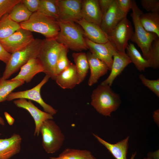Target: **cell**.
<instances>
[{"mask_svg":"<svg viewBox=\"0 0 159 159\" xmlns=\"http://www.w3.org/2000/svg\"><path fill=\"white\" fill-rule=\"evenodd\" d=\"M114 1V0H98L102 15L109 9Z\"/></svg>","mask_w":159,"mask_h":159,"instance_id":"38","label":"cell"},{"mask_svg":"<svg viewBox=\"0 0 159 159\" xmlns=\"http://www.w3.org/2000/svg\"><path fill=\"white\" fill-rule=\"evenodd\" d=\"M55 80L57 84L63 89H72L79 84L75 65L71 63L67 68L56 76Z\"/></svg>","mask_w":159,"mask_h":159,"instance_id":"21","label":"cell"},{"mask_svg":"<svg viewBox=\"0 0 159 159\" xmlns=\"http://www.w3.org/2000/svg\"><path fill=\"white\" fill-rule=\"evenodd\" d=\"M27 9L33 13L37 11L39 6V0H21Z\"/></svg>","mask_w":159,"mask_h":159,"instance_id":"36","label":"cell"},{"mask_svg":"<svg viewBox=\"0 0 159 159\" xmlns=\"http://www.w3.org/2000/svg\"><path fill=\"white\" fill-rule=\"evenodd\" d=\"M11 54L7 52L0 44V60L6 64L9 61Z\"/></svg>","mask_w":159,"mask_h":159,"instance_id":"39","label":"cell"},{"mask_svg":"<svg viewBox=\"0 0 159 159\" xmlns=\"http://www.w3.org/2000/svg\"><path fill=\"white\" fill-rule=\"evenodd\" d=\"M50 159H97L87 150L72 148L64 149L57 157H51Z\"/></svg>","mask_w":159,"mask_h":159,"instance_id":"26","label":"cell"},{"mask_svg":"<svg viewBox=\"0 0 159 159\" xmlns=\"http://www.w3.org/2000/svg\"><path fill=\"white\" fill-rule=\"evenodd\" d=\"M86 54L90 71L88 84L91 86L97 83L100 77L107 73L109 69L104 62L95 57L90 52Z\"/></svg>","mask_w":159,"mask_h":159,"instance_id":"19","label":"cell"},{"mask_svg":"<svg viewBox=\"0 0 159 159\" xmlns=\"http://www.w3.org/2000/svg\"><path fill=\"white\" fill-rule=\"evenodd\" d=\"M146 60L150 67L155 69L159 67V37L153 41L149 48Z\"/></svg>","mask_w":159,"mask_h":159,"instance_id":"31","label":"cell"},{"mask_svg":"<svg viewBox=\"0 0 159 159\" xmlns=\"http://www.w3.org/2000/svg\"><path fill=\"white\" fill-rule=\"evenodd\" d=\"M49 78V76L46 75L40 82L33 88L23 91L12 92L8 95L6 100L10 101L19 99L33 100L39 104L43 108L44 111L52 116L54 115L57 113V110L44 102L40 92L42 87Z\"/></svg>","mask_w":159,"mask_h":159,"instance_id":"9","label":"cell"},{"mask_svg":"<svg viewBox=\"0 0 159 159\" xmlns=\"http://www.w3.org/2000/svg\"><path fill=\"white\" fill-rule=\"evenodd\" d=\"M22 80L3 79L0 80V102L6 100L8 95L16 88L24 83Z\"/></svg>","mask_w":159,"mask_h":159,"instance_id":"29","label":"cell"},{"mask_svg":"<svg viewBox=\"0 0 159 159\" xmlns=\"http://www.w3.org/2000/svg\"><path fill=\"white\" fill-rule=\"evenodd\" d=\"M136 154V152L135 153H134L132 154L131 156L130 159H134Z\"/></svg>","mask_w":159,"mask_h":159,"instance_id":"43","label":"cell"},{"mask_svg":"<svg viewBox=\"0 0 159 159\" xmlns=\"http://www.w3.org/2000/svg\"><path fill=\"white\" fill-rule=\"evenodd\" d=\"M42 145L48 153H53L62 147L65 136L59 126L52 119L44 121L40 128Z\"/></svg>","mask_w":159,"mask_h":159,"instance_id":"6","label":"cell"},{"mask_svg":"<svg viewBox=\"0 0 159 159\" xmlns=\"http://www.w3.org/2000/svg\"><path fill=\"white\" fill-rule=\"evenodd\" d=\"M68 51L69 49L64 46L59 53L56 64V76L67 68L71 63L67 57Z\"/></svg>","mask_w":159,"mask_h":159,"instance_id":"32","label":"cell"},{"mask_svg":"<svg viewBox=\"0 0 159 159\" xmlns=\"http://www.w3.org/2000/svg\"><path fill=\"white\" fill-rule=\"evenodd\" d=\"M134 31L127 16L123 19L108 36L109 40L119 52L125 53L129 40H132Z\"/></svg>","mask_w":159,"mask_h":159,"instance_id":"8","label":"cell"},{"mask_svg":"<svg viewBox=\"0 0 159 159\" xmlns=\"http://www.w3.org/2000/svg\"><path fill=\"white\" fill-rule=\"evenodd\" d=\"M4 114L6 118L9 123L10 125H12L14 121V119L6 112H5Z\"/></svg>","mask_w":159,"mask_h":159,"instance_id":"41","label":"cell"},{"mask_svg":"<svg viewBox=\"0 0 159 159\" xmlns=\"http://www.w3.org/2000/svg\"><path fill=\"white\" fill-rule=\"evenodd\" d=\"M131 63L130 58L125 53L117 51L113 56L111 72L109 76L101 84L111 86L116 77Z\"/></svg>","mask_w":159,"mask_h":159,"instance_id":"17","label":"cell"},{"mask_svg":"<svg viewBox=\"0 0 159 159\" xmlns=\"http://www.w3.org/2000/svg\"><path fill=\"white\" fill-rule=\"evenodd\" d=\"M132 12L131 16L135 30L132 41L136 43L141 49L143 57L146 59L148 53L153 41L158 37L156 34L146 31L142 25L140 19L143 13L135 0H132Z\"/></svg>","mask_w":159,"mask_h":159,"instance_id":"7","label":"cell"},{"mask_svg":"<svg viewBox=\"0 0 159 159\" xmlns=\"http://www.w3.org/2000/svg\"><path fill=\"white\" fill-rule=\"evenodd\" d=\"M21 28L41 34L46 39H55L60 28L57 19L38 11L32 13L27 21L20 23Z\"/></svg>","mask_w":159,"mask_h":159,"instance_id":"4","label":"cell"},{"mask_svg":"<svg viewBox=\"0 0 159 159\" xmlns=\"http://www.w3.org/2000/svg\"><path fill=\"white\" fill-rule=\"evenodd\" d=\"M72 56L75 63L79 79V84L85 80L89 69L86 54L85 52L73 53Z\"/></svg>","mask_w":159,"mask_h":159,"instance_id":"24","label":"cell"},{"mask_svg":"<svg viewBox=\"0 0 159 159\" xmlns=\"http://www.w3.org/2000/svg\"><path fill=\"white\" fill-rule=\"evenodd\" d=\"M144 159H153V158H150V157H148L147 158H144Z\"/></svg>","mask_w":159,"mask_h":159,"instance_id":"44","label":"cell"},{"mask_svg":"<svg viewBox=\"0 0 159 159\" xmlns=\"http://www.w3.org/2000/svg\"><path fill=\"white\" fill-rule=\"evenodd\" d=\"M82 0H57L59 19L76 22L82 19Z\"/></svg>","mask_w":159,"mask_h":159,"instance_id":"12","label":"cell"},{"mask_svg":"<svg viewBox=\"0 0 159 159\" xmlns=\"http://www.w3.org/2000/svg\"><path fill=\"white\" fill-rule=\"evenodd\" d=\"M38 11L57 19H59V14L57 0H39Z\"/></svg>","mask_w":159,"mask_h":159,"instance_id":"30","label":"cell"},{"mask_svg":"<svg viewBox=\"0 0 159 159\" xmlns=\"http://www.w3.org/2000/svg\"><path fill=\"white\" fill-rule=\"evenodd\" d=\"M85 41L88 49L95 57L104 62L111 69L113 55L117 51L114 46L109 41L103 43L93 42L85 37Z\"/></svg>","mask_w":159,"mask_h":159,"instance_id":"11","label":"cell"},{"mask_svg":"<svg viewBox=\"0 0 159 159\" xmlns=\"http://www.w3.org/2000/svg\"><path fill=\"white\" fill-rule=\"evenodd\" d=\"M126 54L130 58L131 62L140 71H144L146 68L150 67L147 60L141 55L133 44L130 42L128 44Z\"/></svg>","mask_w":159,"mask_h":159,"instance_id":"25","label":"cell"},{"mask_svg":"<svg viewBox=\"0 0 159 159\" xmlns=\"http://www.w3.org/2000/svg\"><path fill=\"white\" fill-rule=\"evenodd\" d=\"M34 39L32 32L21 28L7 37L0 40V44L7 52L11 54L25 47Z\"/></svg>","mask_w":159,"mask_h":159,"instance_id":"10","label":"cell"},{"mask_svg":"<svg viewBox=\"0 0 159 159\" xmlns=\"http://www.w3.org/2000/svg\"><path fill=\"white\" fill-rule=\"evenodd\" d=\"M13 102L17 107L27 110L33 118L35 126L34 136H39L40 127L44 121L47 119H53V116L39 109L30 100L27 101L25 99H19L14 100Z\"/></svg>","mask_w":159,"mask_h":159,"instance_id":"13","label":"cell"},{"mask_svg":"<svg viewBox=\"0 0 159 159\" xmlns=\"http://www.w3.org/2000/svg\"><path fill=\"white\" fill-rule=\"evenodd\" d=\"M82 19L100 26L102 17L98 0H82Z\"/></svg>","mask_w":159,"mask_h":159,"instance_id":"16","label":"cell"},{"mask_svg":"<svg viewBox=\"0 0 159 159\" xmlns=\"http://www.w3.org/2000/svg\"><path fill=\"white\" fill-rule=\"evenodd\" d=\"M44 39H34L23 48L11 54L1 77L7 80L31 59L37 58Z\"/></svg>","mask_w":159,"mask_h":159,"instance_id":"3","label":"cell"},{"mask_svg":"<svg viewBox=\"0 0 159 159\" xmlns=\"http://www.w3.org/2000/svg\"><path fill=\"white\" fill-rule=\"evenodd\" d=\"M20 69L19 74L11 79L28 83L36 74L44 71L43 67L37 58L31 59Z\"/></svg>","mask_w":159,"mask_h":159,"instance_id":"20","label":"cell"},{"mask_svg":"<svg viewBox=\"0 0 159 159\" xmlns=\"http://www.w3.org/2000/svg\"><path fill=\"white\" fill-rule=\"evenodd\" d=\"M21 0H0V20L9 14L14 6Z\"/></svg>","mask_w":159,"mask_h":159,"instance_id":"34","label":"cell"},{"mask_svg":"<svg viewBox=\"0 0 159 159\" xmlns=\"http://www.w3.org/2000/svg\"><path fill=\"white\" fill-rule=\"evenodd\" d=\"M141 4L143 7L149 12H159V0H141Z\"/></svg>","mask_w":159,"mask_h":159,"instance_id":"35","label":"cell"},{"mask_svg":"<svg viewBox=\"0 0 159 159\" xmlns=\"http://www.w3.org/2000/svg\"><path fill=\"white\" fill-rule=\"evenodd\" d=\"M1 78L0 77V79H1Z\"/></svg>","mask_w":159,"mask_h":159,"instance_id":"45","label":"cell"},{"mask_svg":"<svg viewBox=\"0 0 159 159\" xmlns=\"http://www.w3.org/2000/svg\"><path fill=\"white\" fill-rule=\"evenodd\" d=\"M118 6L121 11L124 14H127L131 9L132 0H117Z\"/></svg>","mask_w":159,"mask_h":159,"instance_id":"37","label":"cell"},{"mask_svg":"<svg viewBox=\"0 0 159 159\" xmlns=\"http://www.w3.org/2000/svg\"><path fill=\"white\" fill-rule=\"evenodd\" d=\"M64 46L55 39H44L37 58L44 68L43 72L55 80L57 61L59 53Z\"/></svg>","mask_w":159,"mask_h":159,"instance_id":"5","label":"cell"},{"mask_svg":"<svg viewBox=\"0 0 159 159\" xmlns=\"http://www.w3.org/2000/svg\"><path fill=\"white\" fill-rule=\"evenodd\" d=\"M75 23L82 29L85 37L91 41L97 43H103L109 41L107 35L100 26L83 19Z\"/></svg>","mask_w":159,"mask_h":159,"instance_id":"15","label":"cell"},{"mask_svg":"<svg viewBox=\"0 0 159 159\" xmlns=\"http://www.w3.org/2000/svg\"><path fill=\"white\" fill-rule=\"evenodd\" d=\"M148 156L153 159H159L158 150L154 152L149 153Z\"/></svg>","mask_w":159,"mask_h":159,"instance_id":"40","label":"cell"},{"mask_svg":"<svg viewBox=\"0 0 159 159\" xmlns=\"http://www.w3.org/2000/svg\"><path fill=\"white\" fill-rule=\"evenodd\" d=\"M139 78L142 83L149 88L158 97H159V79L150 80L147 79L142 74L139 75Z\"/></svg>","mask_w":159,"mask_h":159,"instance_id":"33","label":"cell"},{"mask_svg":"<svg viewBox=\"0 0 159 159\" xmlns=\"http://www.w3.org/2000/svg\"><path fill=\"white\" fill-rule=\"evenodd\" d=\"M32 14V13L27 9L21 0L14 6L9 15L12 20L20 23L28 20Z\"/></svg>","mask_w":159,"mask_h":159,"instance_id":"28","label":"cell"},{"mask_svg":"<svg viewBox=\"0 0 159 159\" xmlns=\"http://www.w3.org/2000/svg\"><path fill=\"white\" fill-rule=\"evenodd\" d=\"M108 85L100 84L92 91L91 104L99 113L106 117L111 116L120 106V95L114 92Z\"/></svg>","mask_w":159,"mask_h":159,"instance_id":"2","label":"cell"},{"mask_svg":"<svg viewBox=\"0 0 159 159\" xmlns=\"http://www.w3.org/2000/svg\"><path fill=\"white\" fill-rule=\"evenodd\" d=\"M22 138L14 134L8 138L0 139V159H9L20 150Z\"/></svg>","mask_w":159,"mask_h":159,"instance_id":"18","label":"cell"},{"mask_svg":"<svg viewBox=\"0 0 159 159\" xmlns=\"http://www.w3.org/2000/svg\"><path fill=\"white\" fill-rule=\"evenodd\" d=\"M5 121L3 118L0 116V125H5ZM0 134V135H1Z\"/></svg>","mask_w":159,"mask_h":159,"instance_id":"42","label":"cell"},{"mask_svg":"<svg viewBox=\"0 0 159 159\" xmlns=\"http://www.w3.org/2000/svg\"><path fill=\"white\" fill-rule=\"evenodd\" d=\"M98 141L103 145L115 159H127L129 136L115 144H111L104 140L98 135L93 133Z\"/></svg>","mask_w":159,"mask_h":159,"instance_id":"22","label":"cell"},{"mask_svg":"<svg viewBox=\"0 0 159 159\" xmlns=\"http://www.w3.org/2000/svg\"><path fill=\"white\" fill-rule=\"evenodd\" d=\"M59 31L55 39L69 49L81 52L88 49L82 27L77 23L57 19Z\"/></svg>","mask_w":159,"mask_h":159,"instance_id":"1","label":"cell"},{"mask_svg":"<svg viewBox=\"0 0 159 159\" xmlns=\"http://www.w3.org/2000/svg\"><path fill=\"white\" fill-rule=\"evenodd\" d=\"M21 28L20 23L12 20L9 14L0 20V40L9 37Z\"/></svg>","mask_w":159,"mask_h":159,"instance_id":"27","label":"cell"},{"mask_svg":"<svg viewBox=\"0 0 159 159\" xmlns=\"http://www.w3.org/2000/svg\"><path fill=\"white\" fill-rule=\"evenodd\" d=\"M127 15L120 9L117 0H114L109 9L103 15L100 26L108 36Z\"/></svg>","mask_w":159,"mask_h":159,"instance_id":"14","label":"cell"},{"mask_svg":"<svg viewBox=\"0 0 159 159\" xmlns=\"http://www.w3.org/2000/svg\"><path fill=\"white\" fill-rule=\"evenodd\" d=\"M141 23L145 29L159 37V12L143 13L140 17Z\"/></svg>","mask_w":159,"mask_h":159,"instance_id":"23","label":"cell"}]
</instances>
